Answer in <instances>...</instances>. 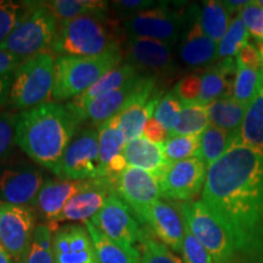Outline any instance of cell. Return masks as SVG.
Masks as SVG:
<instances>
[{
    "label": "cell",
    "instance_id": "1",
    "mask_svg": "<svg viewBox=\"0 0 263 263\" xmlns=\"http://www.w3.org/2000/svg\"><path fill=\"white\" fill-rule=\"evenodd\" d=\"M202 202L234 244L238 263H263V153L230 146L207 168Z\"/></svg>",
    "mask_w": 263,
    "mask_h": 263
},
{
    "label": "cell",
    "instance_id": "2",
    "mask_svg": "<svg viewBox=\"0 0 263 263\" xmlns=\"http://www.w3.org/2000/svg\"><path fill=\"white\" fill-rule=\"evenodd\" d=\"M81 122L66 104L45 103L18 114L16 141L31 161L57 174Z\"/></svg>",
    "mask_w": 263,
    "mask_h": 263
},
{
    "label": "cell",
    "instance_id": "3",
    "mask_svg": "<svg viewBox=\"0 0 263 263\" xmlns=\"http://www.w3.org/2000/svg\"><path fill=\"white\" fill-rule=\"evenodd\" d=\"M123 28L110 14L83 15L58 22L51 54L58 57L91 58L121 50Z\"/></svg>",
    "mask_w": 263,
    "mask_h": 263
},
{
    "label": "cell",
    "instance_id": "4",
    "mask_svg": "<svg viewBox=\"0 0 263 263\" xmlns=\"http://www.w3.org/2000/svg\"><path fill=\"white\" fill-rule=\"evenodd\" d=\"M122 50H112L100 57H58L55 60V84L51 101L73 99L91 87L99 78L122 64Z\"/></svg>",
    "mask_w": 263,
    "mask_h": 263
},
{
    "label": "cell",
    "instance_id": "5",
    "mask_svg": "<svg viewBox=\"0 0 263 263\" xmlns=\"http://www.w3.org/2000/svg\"><path fill=\"white\" fill-rule=\"evenodd\" d=\"M55 60L50 52L28 58L14 72L8 104L16 110H28L51 103L55 84Z\"/></svg>",
    "mask_w": 263,
    "mask_h": 263
},
{
    "label": "cell",
    "instance_id": "6",
    "mask_svg": "<svg viewBox=\"0 0 263 263\" xmlns=\"http://www.w3.org/2000/svg\"><path fill=\"white\" fill-rule=\"evenodd\" d=\"M58 29V21L47 9L44 2H35L34 8L10 34L0 50L28 59L50 52Z\"/></svg>",
    "mask_w": 263,
    "mask_h": 263
},
{
    "label": "cell",
    "instance_id": "7",
    "mask_svg": "<svg viewBox=\"0 0 263 263\" xmlns=\"http://www.w3.org/2000/svg\"><path fill=\"white\" fill-rule=\"evenodd\" d=\"M184 222L203 245L215 263H238L234 244L222 223L201 201L180 202Z\"/></svg>",
    "mask_w": 263,
    "mask_h": 263
},
{
    "label": "cell",
    "instance_id": "8",
    "mask_svg": "<svg viewBox=\"0 0 263 263\" xmlns=\"http://www.w3.org/2000/svg\"><path fill=\"white\" fill-rule=\"evenodd\" d=\"M44 176L37 163L12 154L0 160V202L34 205L44 184Z\"/></svg>",
    "mask_w": 263,
    "mask_h": 263
},
{
    "label": "cell",
    "instance_id": "9",
    "mask_svg": "<svg viewBox=\"0 0 263 263\" xmlns=\"http://www.w3.org/2000/svg\"><path fill=\"white\" fill-rule=\"evenodd\" d=\"M185 14L182 9L162 3L124 20L122 28L127 38H147L174 45L183 32Z\"/></svg>",
    "mask_w": 263,
    "mask_h": 263
},
{
    "label": "cell",
    "instance_id": "10",
    "mask_svg": "<svg viewBox=\"0 0 263 263\" xmlns=\"http://www.w3.org/2000/svg\"><path fill=\"white\" fill-rule=\"evenodd\" d=\"M124 60L140 73L160 80H172L178 74L173 45L147 38H127Z\"/></svg>",
    "mask_w": 263,
    "mask_h": 263
},
{
    "label": "cell",
    "instance_id": "11",
    "mask_svg": "<svg viewBox=\"0 0 263 263\" xmlns=\"http://www.w3.org/2000/svg\"><path fill=\"white\" fill-rule=\"evenodd\" d=\"M207 166L200 157L170 162L159 177L161 195L176 201L189 202L202 193Z\"/></svg>",
    "mask_w": 263,
    "mask_h": 263
},
{
    "label": "cell",
    "instance_id": "12",
    "mask_svg": "<svg viewBox=\"0 0 263 263\" xmlns=\"http://www.w3.org/2000/svg\"><path fill=\"white\" fill-rule=\"evenodd\" d=\"M58 177L68 180L100 178L98 129L85 128L77 132L65 151Z\"/></svg>",
    "mask_w": 263,
    "mask_h": 263
},
{
    "label": "cell",
    "instance_id": "13",
    "mask_svg": "<svg viewBox=\"0 0 263 263\" xmlns=\"http://www.w3.org/2000/svg\"><path fill=\"white\" fill-rule=\"evenodd\" d=\"M90 222L108 238L134 246L143 244L149 236L144 234L136 215L130 207L116 193L108 196L103 209L95 215Z\"/></svg>",
    "mask_w": 263,
    "mask_h": 263
},
{
    "label": "cell",
    "instance_id": "14",
    "mask_svg": "<svg viewBox=\"0 0 263 263\" xmlns=\"http://www.w3.org/2000/svg\"><path fill=\"white\" fill-rule=\"evenodd\" d=\"M35 228L31 207L0 202V244L17 262L27 251Z\"/></svg>",
    "mask_w": 263,
    "mask_h": 263
},
{
    "label": "cell",
    "instance_id": "15",
    "mask_svg": "<svg viewBox=\"0 0 263 263\" xmlns=\"http://www.w3.org/2000/svg\"><path fill=\"white\" fill-rule=\"evenodd\" d=\"M115 192L130 207L137 219L146 207L162 196L157 177L130 166L115 177Z\"/></svg>",
    "mask_w": 263,
    "mask_h": 263
},
{
    "label": "cell",
    "instance_id": "16",
    "mask_svg": "<svg viewBox=\"0 0 263 263\" xmlns=\"http://www.w3.org/2000/svg\"><path fill=\"white\" fill-rule=\"evenodd\" d=\"M218 44L207 37L199 21V5L186 10L185 24L178 41V57L189 67H203L217 59Z\"/></svg>",
    "mask_w": 263,
    "mask_h": 263
},
{
    "label": "cell",
    "instance_id": "17",
    "mask_svg": "<svg viewBox=\"0 0 263 263\" xmlns=\"http://www.w3.org/2000/svg\"><path fill=\"white\" fill-rule=\"evenodd\" d=\"M140 224L147 226L161 242L174 252H182L185 223L178 210L170 203L159 201L151 203L138 217Z\"/></svg>",
    "mask_w": 263,
    "mask_h": 263
},
{
    "label": "cell",
    "instance_id": "18",
    "mask_svg": "<svg viewBox=\"0 0 263 263\" xmlns=\"http://www.w3.org/2000/svg\"><path fill=\"white\" fill-rule=\"evenodd\" d=\"M95 183V179L89 180H68L58 179L48 180L43 184L41 192H39L34 205L42 218L54 230V233L59 229L58 218L67 205L68 201L77 195L78 193L83 192L84 189L90 188Z\"/></svg>",
    "mask_w": 263,
    "mask_h": 263
},
{
    "label": "cell",
    "instance_id": "19",
    "mask_svg": "<svg viewBox=\"0 0 263 263\" xmlns=\"http://www.w3.org/2000/svg\"><path fill=\"white\" fill-rule=\"evenodd\" d=\"M54 263H100L85 226L68 224L52 235Z\"/></svg>",
    "mask_w": 263,
    "mask_h": 263
},
{
    "label": "cell",
    "instance_id": "20",
    "mask_svg": "<svg viewBox=\"0 0 263 263\" xmlns=\"http://www.w3.org/2000/svg\"><path fill=\"white\" fill-rule=\"evenodd\" d=\"M147 77L149 76L139 72V73L133 76L130 80H128L122 87L95 99L76 117L78 118L81 124L88 121L91 126L99 127L100 124L106 122L107 120H110L111 117L122 112V110L129 103L130 99L140 90V88L145 83Z\"/></svg>",
    "mask_w": 263,
    "mask_h": 263
},
{
    "label": "cell",
    "instance_id": "21",
    "mask_svg": "<svg viewBox=\"0 0 263 263\" xmlns=\"http://www.w3.org/2000/svg\"><path fill=\"white\" fill-rule=\"evenodd\" d=\"M115 192V178H97L90 188L78 193L68 201L58 218L60 222H88L103 209L108 196Z\"/></svg>",
    "mask_w": 263,
    "mask_h": 263
},
{
    "label": "cell",
    "instance_id": "22",
    "mask_svg": "<svg viewBox=\"0 0 263 263\" xmlns=\"http://www.w3.org/2000/svg\"><path fill=\"white\" fill-rule=\"evenodd\" d=\"M123 155L128 166L146 171L157 178L170 163L164 155L163 144H155L143 136L127 143Z\"/></svg>",
    "mask_w": 263,
    "mask_h": 263
},
{
    "label": "cell",
    "instance_id": "23",
    "mask_svg": "<svg viewBox=\"0 0 263 263\" xmlns=\"http://www.w3.org/2000/svg\"><path fill=\"white\" fill-rule=\"evenodd\" d=\"M137 73H139V71L136 70L133 66L126 64V62L118 65L117 67L112 68L107 73H105L103 77L99 78L84 93L73 98L70 103H67L66 105L74 114V116H77L91 101L103 97L105 94L110 93V91L117 89V88L122 87L128 80H130Z\"/></svg>",
    "mask_w": 263,
    "mask_h": 263
},
{
    "label": "cell",
    "instance_id": "24",
    "mask_svg": "<svg viewBox=\"0 0 263 263\" xmlns=\"http://www.w3.org/2000/svg\"><path fill=\"white\" fill-rule=\"evenodd\" d=\"M99 172L100 178L108 177V168L118 156L122 155L127 141L120 128V116L111 117L98 127Z\"/></svg>",
    "mask_w": 263,
    "mask_h": 263
},
{
    "label": "cell",
    "instance_id": "25",
    "mask_svg": "<svg viewBox=\"0 0 263 263\" xmlns=\"http://www.w3.org/2000/svg\"><path fill=\"white\" fill-rule=\"evenodd\" d=\"M89 233L100 263H140L141 254L136 246H132L108 238L90 221L84 223Z\"/></svg>",
    "mask_w": 263,
    "mask_h": 263
},
{
    "label": "cell",
    "instance_id": "26",
    "mask_svg": "<svg viewBox=\"0 0 263 263\" xmlns=\"http://www.w3.org/2000/svg\"><path fill=\"white\" fill-rule=\"evenodd\" d=\"M248 106L240 104L234 98H222L207 105L210 124L236 134L244 121Z\"/></svg>",
    "mask_w": 263,
    "mask_h": 263
},
{
    "label": "cell",
    "instance_id": "27",
    "mask_svg": "<svg viewBox=\"0 0 263 263\" xmlns=\"http://www.w3.org/2000/svg\"><path fill=\"white\" fill-rule=\"evenodd\" d=\"M236 140L263 153V88L246 111Z\"/></svg>",
    "mask_w": 263,
    "mask_h": 263
},
{
    "label": "cell",
    "instance_id": "28",
    "mask_svg": "<svg viewBox=\"0 0 263 263\" xmlns=\"http://www.w3.org/2000/svg\"><path fill=\"white\" fill-rule=\"evenodd\" d=\"M110 3L101 0H51L44 2L58 22L80 17L83 15L108 14Z\"/></svg>",
    "mask_w": 263,
    "mask_h": 263
},
{
    "label": "cell",
    "instance_id": "29",
    "mask_svg": "<svg viewBox=\"0 0 263 263\" xmlns=\"http://www.w3.org/2000/svg\"><path fill=\"white\" fill-rule=\"evenodd\" d=\"M199 21L207 37L218 44L228 31L232 20L223 2L209 0L199 6Z\"/></svg>",
    "mask_w": 263,
    "mask_h": 263
},
{
    "label": "cell",
    "instance_id": "30",
    "mask_svg": "<svg viewBox=\"0 0 263 263\" xmlns=\"http://www.w3.org/2000/svg\"><path fill=\"white\" fill-rule=\"evenodd\" d=\"M234 134L210 124L200 136V159L209 168L230 146Z\"/></svg>",
    "mask_w": 263,
    "mask_h": 263
},
{
    "label": "cell",
    "instance_id": "31",
    "mask_svg": "<svg viewBox=\"0 0 263 263\" xmlns=\"http://www.w3.org/2000/svg\"><path fill=\"white\" fill-rule=\"evenodd\" d=\"M209 126L207 106L199 104L183 105L182 112L170 136H201Z\"/></svg>",
    "mask_w": 263,
    "mask_h": 263
},
{
    "label": "cell",
    "instance_id": "32",
    "mask_svg": "<svg viewBox=\"0 0 263 263\" xmlns=\"http://www.w3.org/2000/svg\"><path fill=\"white\" fill-rule=\"evenodd\" d=\"M238 66V65H236ZM263 88V68H249L238 66L233 88V98L240 104L250 106Z\"/></svg>",
    "mask_w": 263,
    "mask_h": 263
},
{
    "label": "cell",
    "instance_id": "33",
    "mask_svg": "<svg viewBox=\"0 0 263 263\" xmlns=\"http://www.w3.org/2000/svg\"><path fill=\"white\" fill-rule=\"evenodd\" d=\"M34 4L35 2L0 0V47L16 27L27 17L31 10L34 8Z\"/></svg>",
    "mask_w": 263,
    "mask_h": 263
},
{
    "label": "cell",
    "instance_id": "34",
    "mask_svg": "<svg viewBox=\"0 0 263 263\" xmlns=\"http://www.w3.org/2000/svg\"><path fill=\"white\" fill-rule=\"evenodd\" d=\"M52 230L48 224H39L33 233L31 244L20 263H54Z\"/></svg>",
    "mask_w": 263,
    "mask_h": 263
},
{
    "label": "cell",
    "instance_id": "35",
    "mask_svg": "<svg viewBox=\"0 0 263 263\" xmlns=\"http://www.w3.org/2000/svg\"><path fill=\"white\" fill-rule=\"evenodd\" d=\"M250 33L239 14L232 20L226 35L217 47V59L236 58L238 52L249 43Z\"/></svg>",
    "mask_w": 263,
    "mask_h": 263
},
{
    "label": "cell",
    "instance_id": "36",
    "mask_svg": "<svg viewBox=\"0 0 263 263\" xmlns=\"http://www.w3.org/2000/svg\"><path fill=\"white\" fill-rule=\"evenodd\" d=\"M163 150L168 162L200 157V136H170Z\"/></svg>",
    "mask_w": 263,
    "mask_h": 263
},
{
    "label": "cell",
    "instance_id": "37",
    "mask_svg": "<svg viewBox=\"0 0 263 263\" xmlns=\"http://www.w3.org/2000/svg\"><path fill=\"white\" fill-rule=\"evenodd\" d=\"M182 108L183 103L172 89L170 93L163 95V98L161 99V101L156 107L155 114H154V117L171 133L174 124L178 121Z\"/></svg>",
    "mask_w": 263,
    "mask_h": 263
},
{
    "label": "cell",
    "instance_id": "38",
    "mask_svg": "<svg viewBox=\"0 0 263 263\" xmlns=\"http://www.w3.org/2000/svg\"><path fill=\"white\" fill-rule=\"evenodd\" d=\"M18 114L0 111V160L6 159L14 154L16 141V128H17Z\"/></svg>",
    "mask_w": 263,
    "mask_h": 263
},
{
    "label": "cell",
    "instance_id": "39",
    "mask_svg": "<svg viewBox=\"0 0 263 263\" xmlns=\"http://www.w3.org/2000/svg\"><path fill=\"white\" fill-rule=\"evenodd\" d=\"M185 223V222H184ZM182 255L184 263H215L209 254V251L203 248L201 242L197 240L192 230L185 223V233H184Z\"/></svg>",
    "mask_w": 263,
    "mask_h": 263
},
{
    "label": "cell",
    "instance_id": "40",
    "mask_svg": "<svg viewBox=\"0 0 263 263\" xmlns=\"http://www.w3.org/2000/svg\"><path fill=\"white\" fill-rule=\"evenodd\" d=\"M140 263H183L162 242L147 238L143 242Z\"/></svg>",
    "mask_w": 263,
    "mask_h": 263
},
{
    "label": "cell",
    "instance_id": "41",
    "mask_svg": "<svg viewBox=\"0 0 263 263\" xmlns=\"http://www.w3.org/2000/svg\"><path fill=\"white\" fill-rule=\"evenodd\" d=\"M173 90L183 105L197 104L201 95V74L190 73L185 76L174 85Z\"/></svg>",
    "mask_w": 263,
    "mask_h": 263
},
{
    "label": "cell",
    "instance_id": "42",
    "mask_svg": "<svg viewBox=\"0 0 263 263\" xmlns=\"http://www.w3.org/2000/svg\"><path fill=\"white\" fill-rule=\"evenodd\" d=\"M242 21L248 27L250 35L256 41H263V8L257 2H250L239 12Z\"/></svg>",
    "mask_w": 263,
    "mask_h": 263
},
{
    "label": "cell",
    "instance_id": "43",
    "mask_svg": "<svg viewBox=\"0 0 263 263\" xmlns=\"http://www.w3.org/2000/svg\"><path fill=\"white\" fill-rule=\"evenodd\" d=\"M110 4V8L114 11V17L123 22L124 20L139 14L144 10L154 8L156 3L151 0H116Z\"/></svg>",
    "mask_w": 263,
    "mask_h": 263
},
{
    "label": "cell",
    "instance_id": "44",
    "mask_svg": "<svg viewBox=\"0 0 263 263\" xmlns=\"http://www.w3.org/2000/svg\"><path fill=\"white\" fill-rule=\"evenodd\" d=\"M236 65L249 68H256V70L263 68V59L257 45L248 43L236 55Z\"/></svg>",
    "mask_w": 263,
    "mask_h": 263
},
{
    "label": "cell",
    "instance_id": "45",
    "mask_svg": "<svg viewBox=\"0 0 263 263\" xmlns=\"http://www.w3.org/2000/svg\"><path fill=\"white\" fill-rule=\"evenodd\" d=\"M143 137L155 144H164V141L168 139L170 132L155 117H151L144 127Z\"/></svg>",
    "mask_w": 263,
    "mask_h": 263
},
{
    "label": "cell",
    "instance_id": "46",
    "mask_svg": "<svg viewBox=\"0 0 263 263\" xmlns=\"http://www.w3.org/2000/svg\"><path fill=\"white\" fill-rule=\"evenodd\" d=\"M26 59L18 58L8 51L0 50V76L12 74Z\"/></svg>",
    "mask_w": 263,
    "mask_h": 263
},
{
    "label": "cell",
    "instance_id": "47",
    "mask_svg": "<svg viewBox=\"0 0 263 263\" xmlns=\"http://www.w3.org/2000/svg\"><path fill=\"white\" fill-rule=\"evenodd\" d=\"M12 77H14V73L8 76H0V106L8 104L9 91L12 83Z\"/></svg>",
    "mask_w": 263,
    "mask_h": 263
},
{
    "label": "cell",
    "instance_id": "48",
    "mask_svg": "<svg viewBox=\"0 0 263 263\" xmlns=\"http://www.w3.org/2000/svg\"><path fill=\"white\" fill-rule=\"evenodd\" d=\"M250 2H246V0H239V2H233V0H228V2H223V5L226 6L227 10L232 14L234 11H241L242 9L245 8L246 5L249 4Z\"/></svg>",
    "mask_w": 263,
    "mask_h": 263
},
{
    "label": "cell",
    "instance_id": "49",
    "mask_svg": "<svg viewBox=\"0 0 263 263\" xmlns=\"http://www.w3.org/2000/svg\"><path fill=\"white\" fill-rule=\"evenodd\" d=\"M12 259L14 258L10 255V252L0 244V263H14Z\"/></svg>",
    "mask_w": 263,
    "mask_h": 263
},
{
    "label": "cell",
    "instance_id": "50",
    "mask_svg": "<svg viewBox=\"0 0 263 263\" xmlns=\"http://www.w3.org/2000/svg\"><path fill=\"white\" fill-rule=\"evenodd\" d=\"M258 3V4L259 5H261L262 6V8H263V0H259V2H257Z\"/></svg>",
    "mask_w": 263,
    "mask_h": 263
}]
</instances>
